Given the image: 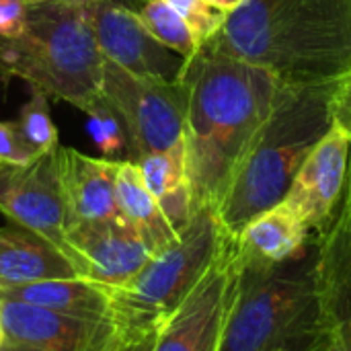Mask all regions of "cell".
<instances>
[{
	"label": "cell",
	"instance_id": "3957f363",
	"mask_svg": "<svg viewBox=\"0 0 351 351\" xmlns=\"http://www.w3.org/2000/svg\"><path fill=\"white\" fill-rule=\"evenodd\" d=\"M335 84L337 80L286 86L214 210L232 239L286 199L304 158L333 125L329 103Z\"/></svg>",
	"mask_w": 351,
	"mask_h": 351
},
{
	"label": "cell",
	"instance_id": "f546056e",
	"mask_svg": "<svg viewBox=\"0 0 351 351\" xmlns=\"http://www.w3.org/2000/svg\"><path fill=\"white\" fill-rule=\"evenodd\" d=\"M339 208L348 214L351 224V148H350V162H348V173H346V185H343V195L339 202Z\"/></svg>",
	"mask_w": 351,
	"mask_h": 351
},
{
	"label": "cell",
	"instance_id": "1f68e13d",
	"mask_svg": "<svg viewBox=\"0 0 351 351\" xmlns=\"http://www.w3.org/2000/svg\"><path fill=\"white\" fill-rule=\"evenodd\" d=\"M6 341V333H4V325H2V315H0V350Z\"/></svg>",
	"mask_w": 351,
	"mask_h": 351
},
{
	"label": "cell",
	"instance_id": "52a82bcc",
	"mask_svg": "<svg viewBox=\"0 0 351 351\" xmlns=\"http://www.w3.org/2000/svg\"><path fill=\"white\" fill-rule=\"evenodd\" d=\"M101 97L123 121L128 160L138 162L183 142L185 97L179 80L140 76L105 60Z\"/></svg>",
	"mask_w": 351,
	"mask_h": 351
},
{
	"label": "cell",
	"instance_id": "2e32d148",
	"mask_svg": "<svg viewBox=\"0 0 351 351\" xmlns=\"http://www.w3.org/2000/svg\"><path fill=\"white\" fill-rule=\"evenodd\" d=\"M311 228L282 202L251 220L234 239L245 267H274L311 251Z\"/></svg>",
	"mask_w": 351,
	"mask_h": 351
},
{
	"label": "cell",
	"instance_id": "8992f818",
	"mask_svg": "<svg viewBox=\"0 0 351 351\" xmlns=\"http://www.w3.org/2000/svg\"><path fill=\"white\" fill-rule=\"evenodd\" d=\"M232 237L212 208L197 210L175 243L119 288H105L109 317L125 335L158 331L191 296Z\"/></svg>",
	"mask_w": 351,
	"mask_h": 351
},
{
	"label": "cell",
	"instance_id": "836d02e7",
	"mask_svg": "<svg viewBox=\"0 0 351 351\" xmlns=\"http://www.w3.org/2000/svg\"><path fill=\"white\" fill-rule=\"evenodd\" d=\"M0 351H10V350H8V348H6V346H2V350H0Z\"/></svg>",
	"mask_w": 351,
	"mask_h": 351
},
{
	"label": "cell",
	"instance_id": "ffe728a7",
	"mask_svg": "<svg viewBox=\"0 0 351 351\" xmlns=\"http://www.w3.org/2000/svg\"><path fill=\"white\" fill-rule=\"evenodd\" d=\"M140 175L162 208L165 216L179 232L189 218L193 216L191 191L187 179V160H185V142L177 144L167 152H156L140 158Z\"/></svg>",
	"mask_w": 351,
	"mask_h": 351
},
{
	"label": "cell",
	"instance_id": "277c9868",
	"mask_svg": "<svg viewBox=\"0 0 351 351\" xmlns=\"http://www.w3.org/2000/svg\"><path fill=\"white\" fill-rule=\"evenodd\" d=\"M105 58L90 23L88 0L29 6L21 35L0 39V78H21L49 99L84 111L101 99Z\"/></svg>",
	"mask_w": 351,
	"mask_h": 351
},
{
	"label": "cell",
	"instance_id": "7c38bea8",
	"mask_svg": "<svg viewBox=\"0 0 351 351\" xmlns=\"http://www.w3.org/2000/svg\"><path fill=\"white\" fill-rule=\"evenodd\" d=\"M90 23L105 60L140 76L177 80L183 58L156 41L138 12L117 0H88Z\"/></svg>",
	"mask_w": 351,
	"mask_h": 351
},
{
	"label": "cell",
	"instance_id": "ac0fdd59",
	"mask_svg": "<svg viewBox=\"0 0 351 351\" xmlns=\"http://www.w3.org/2000/svg\"><path fill=\"white\" fill-rule=\"evenodd\" d=\"M0 300L35 304L84 319L109 317V296L105 288L86 278L43 280L14 288H4L0 290Z\"/></svg>",
	"mask_w": 351,
	"mask_h": 351
},
{
	"label": "cell",
	"instance_id": "8fae6325",
	"mask_svg": "<svg viewBox=\"0 0 351 351\" xmlns=\"http://www.w3.org/2000/svg\"><path fill=\"white\" fill-rule=\"evenodd\" d=\"M68 245L78 276L105 288L128 284L152 259V251L123 216L70 228Z\"/></svg>",
	"mask_w": 351,
	"mask_h": 351
},
{
	"label": "cell",
	"instance_id": "44dd1931",
	"mask_svg": "<svg viewBox=\"0 0 351 351\" xmlns=\"http://www.w3.org/2000/svg\"><path fill=\"white\" fill-rule=\"evenodd\" d=\"M138 16L156 41L179 53L183 60L191 58L199 49L191 29L169 0H146L140 6Z\"/></svg>",
	"mask_w": 351,
	"mask_h": 351
},
{
	"label": "cell",
	"instance_id": "f1b7e54d",
	"mask_svg": "<svg viewBox=\"0 0 351 351\" xmlns=\"http://www.w3.org/2000/svg\"><path fill=\"white\" fill-rule=\"evenodd\" d=\"M121 335H123V339H121V346L117 351H152L158 331L142 333V335H125V333H121Z\"/></svg>",
	"mask_w": 351,
	"mask_h": 351
},
{
	"label": "cell",
	"instance_id": "d6986e66",
	"mask_svg": "<svg viewBox=\"0 0 351 351\" xmlns=\"http://www.w3.org/2000/svg\"><path fill=\"white\" fill-rule=\"evenodd\" d=\"M117 204L121 216L140 232L152 255L177 241L179 232L173 228L156 197L146 187L140 169L132 160H119L115 173Z\"/></svg>",
	"mask_w": 351,
	"mask_h": 351
},
{
	"label": "cell",
	"instance_id": "5bb4252c",
	"mask_svg": "<svg viewBox=\"0 0 351 351\" xmlns=\"http://www.w3.org/2000/svg\"><path fill=\"white\" fill-rule=\"evenodd\" d=\"M56 154L68 230L121 216L115 189L119 160L95 158L70 146H58Z\"/></svg>",
	"mask_w": 351,
	"mask_h": 351
},
{
	"label": "cell",
	"instance_id": "4dcf8cb0",
	"mask_svg": "<svg viewBox=\"0 0 351 351\" xmlns=\"http://www.w3.org/2000/svg\"><path fill=\"white\" fill-rule=\"evenodd\" d=\"M206 2L212 4V6H216L218 10L230 14V12H234L237 8H241L243 4H247L249 0H206Z\"/></svg>",
	"mask_w": 351,
	"mask_h": 351
},
{
	"label": "cell",
	"instance_id": "9c48e42d",
	"mask_svg": "<svg viewBox=\"0 0 351 351\" xmlns=\"http://www.w3.org/2000/svg\"><path fill=\"white\" fill-rule=\"evenodd\" d=\"M56 152L58 148L21 167L0 165V212L12 224L51 243L74 265Z\"/></svg>",
	"mask_w": 351,
	"mask_h": 351
},
{
	"label": "cell",
	"instance_id": "4316f807",
	"mask_svg": "<svg viewBox=\"0 0 351 351\" xmlns=\"http://www.w3.org/2000/svg\"><path fill=\"white\" fill-rule=\"evenodd\" d=\"M329 109H331L333 123L343 128L351 138V72L337 80Z\"/></svg>",
	"mask_w": 351,
	"mask_h": 351
},
{
	"label": "cell",
	"instance_id": "484cf974",
	"mask_svg": "<svg viewBox=\"0 0 351 351\" xmlns=\"http://www.w3.org/2000/svg\"><path fill=\"white\" fill-rule=\"evenodd\" d=\"M29 6L23 0H0V39H12L27 25Z\"/></svg>",
	"mask_w": 351,
	"mask_h": 351
},
{
	"label": "cell",
	"instance_id": "d6a6232c",
	"mask_svg": "<svg viewBox=\"0 0 351 351\" xmlns=\"http://www.w3.org/2000/svg\"><path fill=\"white\" fill-rule=\"evenodd\" d=\"M27 6H37V4H45V2H51V0H23Z\"/></svg>",
	"mask_w": 351,
	"mask_h": 351
},
{
	"label": "cell",
	"instance_id": "6da1fadb",
	"mask_svg": "<svg viewBox=\"0 0 351 351\" xmlns=\"http://www.w3.org/2000/svg\"><path fill=\"white\" fill-rule=\"evenodd\" d=\"M177 80L185 97L183 142L193 214L216 210L288 84L234 56L216 37L183 60Z\"/></svg>",
	"mask_w": 351,
	"mask_h": 351
},
{
	"label": "cell",
	"instance_id": "9a60e30c",
	"mask_svg": "<svg viewBox=\"0 0 351 351\" xmlns=\"http://www.w3.org/2000/svg\"><path fill=\"white\" fill-rule=\"evenodd\" d=\"M0 315L8 343L39 351H80L107 319H84L14 300H0Z\"/></svg>",
	"mask_w": 351,
	"mask_h": 351
},
{
	"label": "cell",
	"instance_id": "e0dca14e",
	"mask_svg": "<svg viewBox=\"0 0 351 351\" xmlns=\"http://www.w3.org/2000/svg\"><path fill=\"white\" fill-rule=\"evenodd\" d=\"M66 278L80 276L60 249L19 224L0 228V290Z\"/></svg>",
	"mask_w": 351,
	"mask_h": 351
},
{
	"label": "cell",
	"instance_id": "cb8c5ba5",
	"mask_svg": "<svg viewBox=\"0 0 351 351\" xmlns=\"http://www.w3.org/2000/svg\"><path fill=\"white\" fill-rule=\"evenodd\" d=\"M169 2L183 16L199 47L210 39H214L226 25L228 14L208 4L206 0H169Z\"/></svg>",
	"mask_w": 351,
	"mask_h": 351
},
{
	"label": "cell",
	"instance_id": "83f0119b",
	"mask_svg": "<svg viewBox=\"0 0 351 351\" xmlns=\"http://www.w3.org/2000/svg\"><path fill=\"white\" fill-rule=\"evenodd\" d=\"M121 339H123L121 331L113 325L111 317H107L97 325L95 333L80 351H117L121 346Z\"/></svg>",
	"mask_w": 351,
	"mask_h": 351
},
{
	"label": "cell",
	"instance_id": "7a4b0ae2",
	"mask_svg": "<svg viewBox=\"0 0 351 351\" xmlns=\"http://www.w3.org/2000/svg\"><path fill=\"white\" fill-rule=\"evenodd\" d=\"M216 39L286 84L339 80L351 72V0H249Z\"/></svg>",
	"mask_w": 351,
	"mask_h": 351
},
{
	"label": "cell",
	"instance_id": "7402d4cb",
	"mask_svg": "<svg viewBox=\"0 0 351 351\" xmlns=\"http://www.w3.org/2000/svg\"><path fill=\"white\" fill-rule=\"evenodd\" d=\"M16 125L37 154L51 152L60 146L58 128L49 111V97L39 88H31L29 101L19 111Z\"/></svg>",
	"mask_w": 351,
	"mask_h": 351
},
{
	"label": "cell",
	"instance_id": "30bf717a",
	"mask_svg": "<svg viewBox=\"0 0 351 351\" xmlns=\"http://www.w3.org/2000/svg\"><path fill=\"white\" fill-rule=\"evenodd\" d=\"M319 351H351V224L337 206L315 241Z\"/></svg>",
	"mask_w": 351,
	"mask_h": 351
},
{
	"label": "cell",
	"instance_id": "5b68a950",
	"mask_svg": "<svg viewBox=\"0 0 351 351\" xmlns=\"http://www.w3.org/2000/svg\"><path fill=\"white\" fill-rule=\"evenodd\" d=\"M218 351H319L315 245L282 265H243Z\"/></svg>",
	"mask_w": 351,
	"mask_h": 351
},
{
	"label": "cell",
	"instance_id": "4fadbf2b",
	"mask_svg": "<svg viewBox=\"0 0 351 351\" xmlns=\"http://www.w3.org/2000/svg\"><path fill=\"white\" fill-rule=\"evenodd\" d=\"M351 138L337 123L321 138L298 169L284 204L311 228L323 230L341 202Z\"/></svg>",
	"mask_w": 351,
	"mask_h": 351
},
{
	"label": "cell",
	"instance_id": "d4e9b609",
	"mask_svg": "<svg viewBox=\"0 0 351 351\" xmlns=\"http://www.w3.org/2000/svg\"><path fill=\"white\" fill-rule=\"evenodd\" d=\"M37 154L31 144L23 138L16 121H0V165L21 167L33 162Z\"/></svg>",
	"mask_w": 351,
	"mask_h": 351
},
{
	"label": "cell",
	"instance_id": "ba28073f",
	"mask_svg": "<svg viewBox=\"0 0 351 351\" xmlns=\"http://www.w3.org/2000/svg\"><path fill=\"white\" fill-rule=\"evenodd\" d=\"M241 274L243 265L230 239L191 296L158 329L152 351H218L239 296Z\"/></svg>",
	"mask_w": 351,
	"mask_h": 351
},
{
	"label": "cell",
	"instance_id": "603a6c76",
	"mask_svg": "<svg viewBox=\"0 0 351 351\" xmlns=\"http://www.w3.org/2000/svg\"><path fill=\"white\" fill-rule=\"evenodd\" d=\"M84 113L88 117L86 121L88 134L93 142L99 146V150L103 152V158L123 160L121 156L125 154L128 160V134L115 109L101 97L90 107H86Z\"/></svg>",
	"mask_w": 351,
	"mask_h": 351
}]
</instances>
